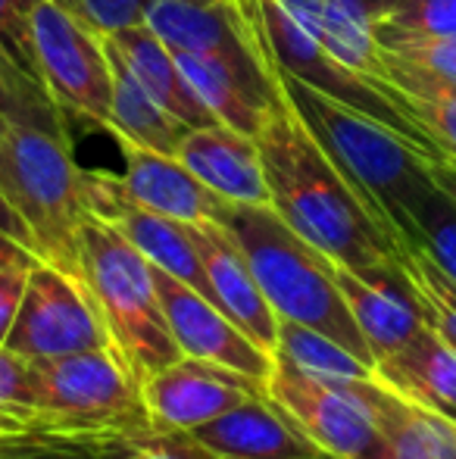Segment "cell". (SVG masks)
<instances>
[{
  "label": "cell",
  "mask_w": 456,
  "mask_h": 459,
  "mask_svg": "<svg viewBox=\"0 0 456 459\" xmlns=\"http://www.w3.org/2000/svg\"><path fill=\"white\" fill-rule=\"evenodd\" d=\"M256 144L269 185V206L300 238L353 273L400 263V247L313 138L281 85L266 122L256 132Z\"/></svg>",
  "instance_id": "6da1fadb"
},
{
  "label": "cell",
  "mask_w": 456,
  "mask_h": 459,
  "mask_svg": "<svg viewBox=\"0 0 456 459\" xmlns=\"http://www.w3.org/2000/svg\"><path fill=\"white\" fill-rule=\"evenodd\" d=\"M275 75L313 138L323 144L366 210L403 254L413 244L416 210L438 185L432 176V160L382 122L331 100L306 82L288 75L285 69L275 66Z\"/></svg>",
  "instance_id": "7a4b0ae2"
},
{
  "label": "cell",
  "mask_w": 456,
  "mask_h": 459,
  "mask_svg": "<svg viewBox=\"0 0 456 459\" xmlns=\"http://www.w3.org/2000/svg\"><path fill=\"white\" fill-rule=\"evenodd\" d=\"M219 225H226L247 256L279 319L329 334L375 368V353L366 344L335 281V263L323 250L300 238L269 204H226Z\"/></svg>",
  "instance_id": "3957f363"
},
{
  "label": "cell",
  "mask_w": 456,
  "mask_h": 459,
  "mask_svg": "<svg viewBox=\"0 0 456 459\" xmlns=\"http://www.w3.org/2000/svg\"><path fill=\"white\" fill-rule=\"evenodd\" d=\"M0 191L31 231L38 256L82 281L79 231L91 212L85 169L66 134L19 122L0 126Z\"/></svg>",
  "instance_id": "277c9868"
},
{
  "label": "cell",
  "mask_w": 456,
  "mask_h": 459,
  "mask_svg": "<svg viewBox=\"0 0 456 459\" xmlns=\"http://www.w3.org/2000/svg\"><path fill=\"white\" fill-rule=\"evenodd\" d=\"M82 281L100 309L113 353L138 385L182 359L159 303L153 266L110 222L88 216L79 231Z\"/></svg>",
  "instance_id": "5b68a950"
},
{
  "label": "cell",
  "mask_w": 456,
  "mask_h": 459,
  "mask_svg": "<svg viewBox=\"0 0 456 459\" xmlns=\"http://www.w3.org/2000/svg\"><path fill=\"white\" fill-rule=\"evenodd\" d=\"M31 368H35L31 431L82 437L94 431H132L153 422L144 391L113 351L31 359Z\"/></svg>",
  "instance_id": "8992f818"
},
{
  "label": "cell",
  "mask_w": 456,
  "mask_h": 459,
  "mask_svg": "<svg viewBox=\"0 0 456 459\" xmlns=\"http://www.w3.org/2000/svg\"><path fill=\"white\" fill-rule=\"evenodd\" d=\"M247 25L260 29L262 48L269 50L275 66L285 69L288 75L306 82L310 88L344 103V107L357 109V113L369 116V119L382 122L384 128H391L403 141H409L428 160H447L438 141L409 113L403 91H397L394 85H384V82L366 79L363 73L335 60L316 38H310L294 22V16L279 0H260V10L254 16H247Z\"/></svg>",
  "instance_id": "52a82bcc"
},
{
  "label": "cell",
  "mask_w": 456,
  "mask_h": 459,
  "mask_svg": "<svg viewBox=\"0 0 456 459\" xmlns=\"http://www.w3.org/2000/svg\"><path fill=\"white\" fill-rule=\"evenodd\" d=\"M375 385L378 375L329 381L279 359H272V372L266 378L269 397L338 459H378L382 454Z\"/></svg>",
  "instance_id": "ba28073f"
},
{
  "label": "cell",
  "mask_w": 456,
  "mask_h": 459,
  "mask_svg": "<svg viewBox=\"0 0 456 459\" xmlns=\"http://www.w3.org/2000/svg\"><path fill=\"white\" fill-rule=\"evenodd\" d=\"M41 82L60 109L107 128L113 100V66L98 31L54 0H38L31 13Z\"/></svg>",
  "instance_id": "9c48e42d"
},
{
  "label": "cell",
  "mask_w": 456,
  "mask_h": 459,
  "mask_svg": "<svg viewBox=\"0 0 456 459\" xmlns=\"http://www.w3.org/2000/svg\"><path fill=\"white\" fill-rule=\"evenodd\" d=\"M6 347L25 359H54L85 351H113V341L91 290L63 269L38 263L29 269Z\"/></svg>",
  "instance_id": "30bf717a"
},
{
  "label": "cell",
  "mask_w": 456,
  "mask_h": 459,
  "mask_svg": "<svg viewBox=\"0 0 456 459\" xmlns=\"http://www.w3.org/2000/svg\"><path fill=\"white\" fill-rule=\"evenodd\" d=\"M85 204L91 216L110 222L138 254L147 256L151 266L176 275L178 281L191 284L213 300L207 269H203L201 254L191 241L188 222H178V219L141 206L134 197H128L122 178L110 176V172L85 169Z\"/></svg>",
  "instance_id": "8fae6325"
},
{
  "label": "cell",
  "mask_w": 456,
  "mask_h": 459,
  "mask_svg": "<svg viewBox=\"0 0 456 459\" xmlns=\"http://www.w3.org/2000/svg\"><path fill=\"white\" fill-rule=\"evenodd\" d=\"M144 25L172 50L226 60L247 73L269 75L272 56L262 48L256 25H247L235 4H191V0H151Z\"/></svg>",
  "instance_id": "7c38bea8"
},
{
  "label": "cell",
  "mask_w": 456,
  "mask_h": 459,
  "mask_svg": "<svg viewBox=\"0 0 456 459\" xmlns=\"http://www.w3.org/2000/svg\"><path fill=\"white\" fill-rule=\"evenodd\" d=\"M153 422L166 429L197 431L216 422L235 406L266 394V381L250 378L235 368L182 357L141 385Z\"/></svg>",
  "instance_id": "4fadbf2b"
},
{
  "label": "cell",
  "mask_w": 456,
  "mask_h": 459,
  "mask_svg": "<svg viewBox=\"0 0 456 459\" xmlns=\"http://www.w3.org/2000/svg\"><path fill=\"white\" fill-rule=\"evenodd\" d=\"M153 278H157L159 303H163L166 322H169V332L182 357L207 359V363L235 368L260 381L269 378L272 353L250 341L210 297L157 266H153Z\"/></svg>",
  "instance_id": "5bb4252c"
},
{
  "label": "cell",
  "mask_w": 456,
  "mask_h": 459,
  "mask_svg": "<svg viewBox=\"0 0 456 459\" xmlns=\"http://www.w3.org/2000/svg\"><path fill=\"white\" fill-rule=\"evenodd\" d=\"M335 281L366 344L375 353V363L400 351L428 325L419 294L400 263L372 273H353L335 263Z\"/></svg>",
  "instance_id": "9a60e30c"
},
{
  "label": "cell",
  "mask_w": 456,
  "mask_h": 459,
  "mask_svg": "<svg viewBox=\"0 0 456 459\" xmlns=\"http://www.w3.org/2000/svg\"><path fill=\"white\" fill-rule=\"evenodd\" d=\"M191 241H194L201 263L210 278L213 303L247 334L250 341L272 353L279 341V316L266 300L247 256L219 222H188Z\"/></svg>",
  "instance_id": "2e32d148"
},
{
  "label": "cell",
  "mask_w": 456,
  "mask_h": 459,
  "mask_svg": "<svg viewBox=\"0 0 456 459\" xmlns=\"http://www.w3.org/2000/svg\"><path fill=\"white\" fill-rule=\"evenodd\" d=\"M219 459H338L319 447L269 391L194 431Z\"/></svg>",
  "instance_id": "e0dca14e"
},
{
  "label": "cell",
  "mask_w": 456,
  "mask_h": 459,
  "mask_svg": "<svg viewBox=\"0 0 456 459\" xmlns=\"http://www.w3.org/2000/svg\"><path fill=\"white\" fill-rule=\"evenodd\" d=\"M119 147L125 153V172L119 176L122 187L141 206L172 216L178 222H219L222 219L228 200L210 191L178 157L138 147L132 141H119Z\"/></svg>",
  "instance_id": "ac0fdd59"
},
{
  "label": "cell",
  "mask_w": 456,
  "mask_h": 459,
  "mask_svg": "<svg viewBox=\"0 0 456 459\" xmlns=\"http://www.w3.org/2000/svg\"><path fill=\"white\" fill-rule=\"evenodd\" d=\"M176 157L228 204H269L260 144L250 134L222 122L188 128L178 141Z\"/></svg>",
  "instance_id": "d6986e66"
},
{
  "label": "cell",
  "mask_w": 456,
  "mask_h": 459,
  "mask_svg": "<svg viewBox=\"0 0 456 459\" xmlns=\"http://www.w3.org/2000/svg\"><path fill=\"white\" fill-rule=\"evenodd\" d=\"M375 375L407 400L456 422V347L434 325L378 359Z\"/></svg>",
  "instance_id": "ffe728a7"
},
{
  "label": "cell",
  "mask_w": 456,
  "mask_h": 459,
  "mask_svg": "<svg viewBox=\"0 0 456 459\" xmlns=\"http://www.w3.org/2000/svg\"><path fill=\"white\" fill-rule=\"evenodd\" d=\"M107 41L116 48L122 63L132 69V75L141 82V88H144L176 122H182L185 128L219 126V119L210 113L207 103L191 91L188 79H185L182 69H178L172 50L166 48L147 25L122 29V31H116V35H107Z\"/></svg>",
  "instance_id": "44dd1931"
},
{
  "label": "cell",
  "mask_w": 456,
  "mask_h": 459,
  "mask_svg": "<svg viewBox=\"0 0 456 459\" xmlns=\"http://www.w3.org/2000/svg\"><path fill=\"white\" fill-rule=\"evenodd\" d=\"M279 4L335 60L363 73L366 79L384 82L382 44L372 35V19L359 0H279Z\"/></svg>",
  "instance_id": "7402d4cb"
},
{
  "label": "cell",
  "mask_w": 456,
  "mask_h": 459,
  "mask_svg": "<svg viewBox=\"0 0 456 459\" xmlns=\"http://www.w3.org/2000/svg\"><path fill=\"white\" fill-rule=\"evenodd\" d=\"M375 416L382 431L378 459H456V422L407 400L382 378L375 385Z\"/></svg>",
  "instance_id": "603a6c76"
},
{
  "label": "cell",
  "mask_w": 456,
  "mask_h": 459,
  "mask_svg": "<svg viewBox=\"0 0 456 459\" xmlns=\"http://www.w3.org/2000/svg\"><path fill=\"white\" fill-rule=\"evenodd\" d=\"M107 54H110L113 66V100H110V122L107 132H113L119 141H132L138 147H151L159 153H172L176 157L178 141L188 128L176 122L151 94L141 88V82L132 75V69L122 63L116 48L104 38Z\"/></svg>",
  "instance_id": "cb8c5ba5"
},
{
  "label": "cell",
  "mask_w": 456,
  "mask_h": 459,
  "mask_svg": "<svg viewBox=\"0 0 456 459\" xmlns=\"http://www.w3.org/2000/svg\"><path fill=\"white\" fill-rule=\"evenodd\" d=\"M384 82L407 97V107L422 122L428 134L438 141L447 160H456V82H444L426 69L413 66L403 56L382 48Z\"/></svg>",
  "instance_id": "d4e9b609"
},
{
  "label": "cell",
  "mask_w": 456,
  "mask_h": 459,
  "mask_svg": "<svg viewBox=\"0 0 456 459\" xmlns=\"http://www.w3.org/2000/svg\"><path fill=\"white\" fill-rule=\"evenodd\" d=\"M272 359L288 363L306 375H316V378L341 381V378H372L375 368L369 363L350 353L344 344H338L335 338L316 332V328H306L300 322L279 319V341H275Z\"/></svg>",
  "instance_id": "484cf974"
},
{
  "label": "cell",
  "mask_w": 456,
  "mask_h": 459,
  "mask_svg": "<svg viewBox=\"0 0 456 459\" xmlns=\"http://www.w3.org/2000/svg\"><path fill=\"white\" fill-rule=\"evenodd\" d=\"M91 459H219L194 431L141 425L132 431H94L79 437Z\"/></svg>",
  "instance_id": "4316f807"
},
{
  "label": "cell",
  "mask_w": 456,
  "mask_h": 459,
  "mask_svg": "<svg viewBox=\"0 0 456 459\" xmlns=\"http://www.w3.org/2000/svg\"><path fill=\"white\" fill-rule=\"evenodd\" d=\"M447 278L456 281V200L438 185L413 216V244Z\"/></svg>",
  "instance_id": "83f0119b"
},
{
  "label": "cell",
  "mask_w": 456,
  "mask_h": 459,
  "mask_svg": "<svg viewBox=\"0 0 456 459\" xmlns=\"http://www.w3.org/2000/svg\"><path fill=\"white\" fill-rule=\"evenodd\" d=\"M400 266L409 281H413L416 294H419L422 309H426V322L438 328V332L456 347V281L447 278L416 247L403 250Z\"/></svg>",
  "instance_id": "f1b7e54d"
},
{
  "label": "cell",
  "mask_w": 456,
  "mask_h": 459,
  "mask_svg": "<svg viewBox=\"0 0 456 459\" xmlns=\"http://www.w3.org/2000/svg\"><path fill=\"white\" fill-rule=\"evenodd\" d=\"M19 122V126L47 128V132H63L60 107L54 103L44 88L31 85L29 79L16 75L4 60H0V126Z\"/></svg>",
  "instance_id": "f546056e"
},
{
  "label": "cell",
  "mask_w": 456,
  "mask_h": 459,
  "mask_svg": "<svg viewBox=\"0 0 456 459\" xmlns=\"http://www.w3.org/2000/svg\"><path fill=\"white\" fill-rule=\"evenodd\" d=\"M35 4L38 0H0V60L31 85L44 88L35 54V29H31Z\"/></svg>",
  "instance_id": "4dcf8cb0"
},
{
  "label": "cell",
  "mask_w": 456,
  "mask_h": 459,
  "mask_svg": "<svg viewBox=\"0 0 456 459\" xmlns=\"http://www.w3.org/2000/svg\"><path fill=\"white\" fill-rule=\"evenodd\" d=\"M372 31L456 38V0H407L372 22Z\"/></svg>",
  "instance_id": "1f68e13d"
},
{
  "label": "cell",
  "mask_w": 456,
  "mask_h": 459,
  "mask_svg": "<svg viewBox=\"0 0 456 459\" xmlns=\"http://www.w3.org/2000/svg\"><path fill=\"white\" fill-rule=\"evenodd\" d=\"M382 48L403 56L413 66L438 75L444 82H456V38L434 35H403V31H372Z\"/></svg>",
  "instance_id": "d6a6232c"
},
{
  "label": "cell",
  "mask_w": 456,
  "mask_h": 459,
  "mask_svg": "<svg viewBox=\"0 0 456 459\" xmlns=\"http://www.w3.org/2000/svg\"><path fill=\"white\" fill-rule=\"evenodd\" d=\"M79 22H85L100 38L116 35L132 25H144V13L151 0H54Z\"/></svg>",
  "instance_id": "836d02e7"
},
{
  "label": "cell",
  "mask_w": 456,
  "mask_h": 459,
  "mask_svg": "<svg viewBox=\"0 0 456 459\" xmlns=\"http://www.w3.org/2000/svg\"><path fill=\"white\" fill-rule=\"evenodd\" d=\"M0 410L19 416L25 425L35 410V368L31 359L19 357L6 344H0Z\"/></svg>",
  "instance_id": "e575fe53"
},
{
  "label": "cell",
  "mask_w": 456,
  "mask_h": 459,
  "mask_svg": "<svg viewBox=\"0 0 456 459\" xmlns=\"http://www.w3.org/2000/svg\"><path fill=\"white\" fill-rule=\"evenodd\" d=\"M0 459H91V454L79 437L10 431V435H0Z\"/></svg>",
  "instance_id": "d590c367"
},
{
  "label": "cell",
  "mask_w": 456,
  "mask_h": 459,
  "mask_svg": "<svg viewBox=\"0 0 456 459\" xmlns=\"http://www.w3.org/2000/svg\"><path fill=\"white\" fill-rule=\"evenodd\" d=\"M25 281H29V269H0V344H6L10 338L25 294Z\"/></svg>",
  "instance_id": "8d00e7d4"
},
{
  "label": "cell",
  "mask_w": 456,
  "mask_h": 459,
  "mask_svg": "<svg viewBox=\"0 0 456 459\" xmlns=\"http://www.w3.org/2000/svg\"><path fill=\"white\" fill-rule=\"evenodd\" d=\"M38 263H44V260L35 250L25 247L22 241H16V238L0 229V269H31V266H38Z\"/></svg>",
  "instance_id": "74e56055"
},
{
  "label": "cell",
  "mask_w": 456,
  "mask_h": 459,
  "mask_svg": "<svg viewBox=\"0 0 456 459\" xmlns=\"http://www.w3.org/2000/svg\"><path fill=\"white\" fill-rule=\"evenodd\" d=\"M0 229H4L6 235L16 238V241H22L25 247L35 250V241H31V231L25 229V222L19 219V212L13 210V204L6 200V194H4V191H0ZM35 254H38V250H35Z\"/></svg>",
  "instance_id": "f35d334b"
},
{
  "label": "cell",
  "mask_w": 456,
  "mask_h": 459,
  "mask_svg": "<svg viewBox=\"0 0 456 459\" xmlns=\"http://www.w3.org/2000/svg\"><path fill=\"white\" fill-rule=\"evenodd\" d=\"M432 176L441 191L456 200V160H432Z\"/></svg>",
  "instance_id": "ab89813d"
},
{
  "label": "cell",
  "mask_w": 456,
  "mask_h": 459,
  "mask_svg": "<svg viewBox=\"0 0 456 459\" xmlns=\"http://www.w3.org/2000/svg\"><path fill=\"white\" fill-rule=\"evenodd\" d=\"M363 4V10L369 13V19L375 22L378 16H384V13H391V10H397L400 4H407V0H359Z\"/></svg>",
  "instance_id": "60d3db41"
},
{
  "label": "cell",
  "mask_w": 456,
  "mask_h": 459,
  "mask_svg": "<svg viewBox=\"0 0 456 459\" xmlns=\"http://www.w3.org/2000/svg\"><path fill=\"white\" fill-rule=\"evenodd\" d=\"M10 431H31V429L19 416H13V412L0 410V435H10Z\"/></svg>",
  "instance_id": "b9f144b4"
},
{
  "label": "cell",
  "mask_w": 456,
  "mask_h": 459,
  "mask_svg": "<svg viewBox=\"0 0 456 459\" xmlns=\"http://www.w3.org/2000/svg\"><path fill=\"white\" fill-rule=\"evenodd\" d=\"M191 4H219V0H191Z\"/></svg>",
  "instance_id": "7bdbcfd3"
},
{
  "label": "cell",
  "mask_w": 456,
  "mask_h": 459,
  "mask_svg": "<svg viewBox=\"0 0 456 459\" xmlns=\"http://www.w3.org/2000/svg\"><path fill=\"white\" fill-rule=\"evenodd\" d=\"M228 4H235V0H228Z\"/></svg>",
  "instance_id": "ee69618b"
}]
</instances>
